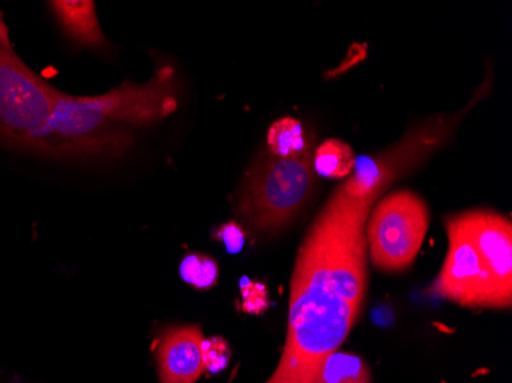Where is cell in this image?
<instances>
[{"instance_id":"cell-14","label":"cell","mask_w":512,"mask_h":383,"mask_svg":"<svg viewBox=\"0 0 512 383\" xmlns=\"http://www.w3.org/2000/svg\"><path fill=\"white\" fill-rule=\"evenodd\" d=\"M230 356H232V351H230L229 345L223 338H220V336L204 338L203 357L206 371L218 373V371L224 370L229 364Z\"/></svg>"},{"instance_id":"cell-9","label":"cell","mask_w":512,"mask_h":383,"mask_svg":"<svg viewBox=\"0 0 512 383\" xmlns=\"http://www.w3.org/2000/svg\"><path fill=\"white\" fill-rule=\"evenodd\" d=\"M50 8L63 33L77 45L86 48H102L105 45L96 4L92 0H57L50 2Z\"/></svg>"},{"instance_id":"cell-8","label":"cell","mask_w":512,"mask_h":383,"mask_svg":"<svg viewBox=\"0 0 512 383\" xmlns=\"http://www.w3.org/2000/svg\"><path fill=\"white\" fill-rule=\"evenodd\" d=\"M204 334L198 325H178L161 331L155 345L160 383H195L206 373Z\"/></svg>"},{"instance_id":"cell-3","label":"cell","mask_w":512,"mask_h":383,"mask_svg":"<svg viewBox=\"0 0 512 383\" xmlns=\"http://www.w3.org/2000/svg\"><path fill=\"white\" fill-rule=\"evenodd\" d=\"M313 181L312 152L298 158L270 154L250 171L238 198V217L255 232L275 235L301 212Z\"/></svg>"},{"instance_id":"cell-5","label":"cell","mask_w":512,"mask_h":383,"mask_svg":"<svg viewBox=\"0 0 512 383\" xmlns=\"http://www.w3.org/2000/svg\"><path fill=\"white\" fill-rule=\"evenodd\" d=\"M430 209L411 190H394L378 201L365 224L371 262L388 273L404 272L421 252Z\"/></svg>"},{"instance_id":"cell-12","label":"cell","mask_w":512,"mask_h":383,"mask_svg":"<svg viewBox=\"0 0 512 383\" xmlns=\"http://www.w3.org/2000/svg\"><path fill=\"white\" fill-rule=\"evenodd\" d=\"M267 145L278 158H298L310 151L301 122L292 117L279 118L270 126Z\"/></svg>"},{"instance_id":"cell-13","label":"cell","mask_w":512,"mask_h":383,"mask_svg":"<svg viewBox=\"0 0 512 383\" xmlns=\"http://www.w3.org/2000/svg\"><path fill=\"white\" fill-rule=\"evenodd\" d=\"M180 273L181 278L188 284L194 285L195 289L207 290L217 284L220 278V267L211 256L192 253L181 262Z\"/></svg>"},{"instance_id":"cell-15","label":"cell","mask_w":512,"mask_h":383,"mask_svg":"<svg viewBox=\"0 0 512 383\" xmlns=\"http://www.w3.org/2000/svg\"><path fill=\"white\" fill-rule=\"evenodd\" d=\"M217 238L223 241L229 253L241 252L244 243H246V233H244L243 226L235 223V221L223 224V226L217 230Z\"/></svg>"},{"instance_id":"cell-11","label":"cell","mask_w":512,"mask_h":383,"mask_svg":"<svg viewBox=\"0 0 512 383\" xmlns=\"http://www.w3.org/2000/svg\"><path fill=\"white\" fill-rule=\"evenodd\" d=\"M355 166V152L338 138L325 140L313 155L315 174L324 178H347Z\"/></svg>"},{"instance_id":"cell-2","label":"cell","mask_w":512,"mask_h":383,"mask_svg":"<svg viewBox=\"0 0 512 383\" xmlns=\"http://www.w3.org/2000/svg\"><path fill=\"white\" fill-rule=\"evenodd\" d=\"M177 108L174 69L165 66L146 83L126 82L99 95H69L57 89L46 123L57 158L119 157L131 145L126 126L154 125Z\"/></svg>"},{"instance_id":"cell-1","label":"cell","mask_w":512,"mask_h":383,"mask_svg":"<svg viewBox=\"0 0 512 383\" xmlns=\"http://www.w3.org/2000/svg\"><path fill=\"white\" fill-rule=\"evenodd\" d=\"M359 315L361 311L348 304L339 290L332 221L322 209L296 258L286 345L266 383H318L325 359L341 348Z\"/></svg>"},{"instance_id":"cell-16","label":"cell","mask_w":512,"mask_h":383,"mask_svg":"<svg viewBox=\"0 0 512 383\" xmlns=\"http://www.w3.org/2000/svg\"><path fill=\"white\" fill-rule=\"evenodd\" d=\"M244 308L249 313H260L263 305L267 304V292L264 285L249 284L243 289Z\"/></svg>"},{"instance_id":"cell-7","label":"cell","mask_w":512,"mask_h":383,"mask_svg":"<svg viewBox=\"0 0 512 383\" xmlns=\"http://www.w3.org/2000/svg\"><path fill=\"white\" fill-rule=\"evenodd\" d=\"M479 250L494 281L506 296L512 298V226L509 217L494 210H468L457 213Z\"/></svg>"},{"instance_id":"cell-4","label":"cell","mask_w":512,"mask_h":383,"mask_svg":"<svg viewBox=\"0 0 512 383\" xmlns=\"http://www.w3.org/2000/svg\"><path fill=\"white\" fill-rule=\"evenodd\" d=\"M57 88L0 43V143L16 151L53 157L46 123Z\"/></svg>"},{"instance_id":"cell-17","label":"cell","mask_w":512,"mask_h":383,"mask_svg":"<svg viewBox=\"0 0 512 383\" xmlns=\"http://www.w3.org/2000/svg\"><path fill=\"white\" fill-rule=\"evenodd\" d=\"M0 43L5 46H11L10 37H8V30L5 27L4 22L0 19Z\"/></svg>"},{"instance_id":"cell-6","label":"cell","mask_w":512,"mask_h":383,"mask_svg":"<svg viewBox=\"0 0 512 383\" xmlns=\"http://www.w3.org/2000/svg\"><path fill=\"white\" fill-rule=\"evenodd\" d=\"M448 233V253L444 266L431 292L439 298L456 302L462 307L509 308L512 298L506 296L494 281L485 259L463 229L457 215L445 220Z\"/></svg>"},{"instance_id":"cell-10","label":"cell","mask_w":512,"mask_h":383,"mask_svg":"<svg viewBox=\"0 0 512 383\" xmlns=\"http://www.w3.org/2000/svg\"><path fill=\"white\" fill-rule=\"evenodd\" d=\"M318 383H373V376L362 357L338 350L325 359Z\"/></svg>"}]
</instances>
